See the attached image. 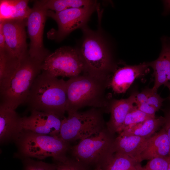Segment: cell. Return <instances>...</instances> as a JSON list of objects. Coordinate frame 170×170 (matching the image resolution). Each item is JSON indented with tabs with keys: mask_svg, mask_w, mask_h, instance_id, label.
<instances>
[{
	"mask_svg": "<svg viewBox=\"0 0 170 170\" xmlns=\"http://www.w3.org/2000/svg\"><path fill=\"white\" fill-rule=\"evenodd\" d=\"M100 9L97 10V29L92 30L87 25L82 28V36L76 48L83 64V73L108 79H110L118 65L110 40L101 27L102 11Z\"/></svg>",
	"mask_w": 170,
	"mask_h": 170,
	"instance_id": "6da1fadb",
	"label": "cell"
},
{
	"mask_svg": "<svg viewBox=\"0 0 170 170\" xmlns=\"http://www.w3.org/2000/svg\"><path fill=\"white\" fill-rule=\"evenodd\" d=\"M110 79H104L85 73L66 81L68 113L87 106L102 109L109 113L111 99L106 93Z\"/></svg>",
	"mask_w": 170,
	"mask_h": 170,
	"instance_id": "7a4b0ae2",
	"label": "cell"
},
{
	"mask_svg": "<svg viewBox=\"0 0 170 170\" xmlns=\"http://www.w3.org/2000/svg\"><path fill=\"white\" fill-rule=\"evenodd\" d=\"M25 103L31 110L64 116L67 105L66 81L42 71L34 80Z\"/></svg>",
	"mask_w": 170,
	"mask_h": 170,
	"instance_id": "3957f363",
	"label": "cell"
},
{
	"mask_svg": "<svg viewBox=\"0 0 170 170\" xmlns=\"http://www.w3.org/2000/svg\"><path fill=\"white\" fill-rule=\"evenodd\" d=\"M43 62L31 57L28 52L21 57L13 75L0 88V105L15 110L24 104L34 80L42 71Z\"/></svg>",
	"mask_w": 170,
	"mask_h": 170,
	"instance_id": "277c9868",
	"label": "cell"
},
{
	"mask_svg": "<svg viewBox=\"0 0 170 170\" xmlns=\"http://www.w3.org/2000/svg\"><path fill=\"white\" fill-rule=\"evenodd\" d=\"M101 109L92 108L68 113L63 120L59 137L67 143L97 134L106 128Z\"/></svg>",
	"mask_w": 170,
	"mask_h": 170,
	"instance_id": "5b68a950",
	"label": "cell"
},
{
	"mask_svg": "<svg viewBox=\"0 0 170 170\" xmlns=\"http://www.w3.org/2000/svg\"><path fill=\"white\" fill-rule=\"evenodd\" d=\"M17 139L20 150L25 156L44 159L52 157L58 162L67 160L69 143L57 136L36 133L23 130Z\"/></svg>",
	"mask_w": 170,
	"mask_h": 170,
	"instance_id": "8992f818",
	"label": "cell"
},
{
	"mask_svg": "<svg viewBox=\"0 0 170 170\" xmlns=\"http://www.w3.org/2000/svg\"><path fill=\"white\" fill-rule=\"evenodd\" d=\"M114 135L106 128L98 134L80 140L70 147L74 158L87 166H100L114 153Z\"/></svg>",
	"mask_w": 170,
	"mask_h": 170,
	"instance_id": "52a82bcc",
	"label": "cell"
},
{
	"mask_svg": "<svg viewBox=\"0 0 170 170\" xmlns=\"http://www.w3.org/2000/svg\"><path fill=\"white\" fill-rule=\"evenodd\" d=\"M42 71L54 77L70 78L82 73L84 65L76 48L65 46L51 53L46 58Z\"/></svg>",
	"mask_w": 170,
	"mask_h": 170,
	"instance_id": "ba28073f",
	"label": "cell"
},
{
	"mask_svg": "<svg viewBox=\"0 0 170 170\" xmlns=\"http://www.w3.org/2000/svg\"><path fill=\"white\" fill-rule=\"evenodd\" d=\"M99 5L97 2L90 6L70 8L59 12L48 10L47 17L54 20L58 26L57 31L49 32V38L60 42L74 31L87 25L92 14Z\"/></svg>",
	"mask_w": 170,
	"mask_h": 170,
	"instance_id": "9c48e42d",
	"label": "cell"
},
{
	"mask_svg": "<svg viewBox=\"0 0 170 170\" xmlns=\"http://www.w3.org/2000/svg\"><path fill=\"white\" fill-rule=\"evenodd\" d=\"M48 10L45 0L34 1L27 21V33L30 41L29 54L42 62L51 53L45 48L43 42L44 28Z\"/></svg>",
	"mask_w": 170,
	"mask_h": 170,
	"instance_id": "30bf717a",
	"label": "cell"
},
{
	"mask_svg": "<svg viewBox=\"0 0 170 170\" xmlns=\"http://www.w3.org/2000/svg\"><path fill=\"white\" fill-rule=\"evenodd\" d=\"M31 111L30 116L22 117L23 130L59 137L65 116L35 110Z\"/></svg>",
	"mask_w": 170,
	"mask_h": 170,
	"instance_id": "8fae6325",
	"label": "cell"
},
{
	"mask_svg": "<svg viewBox=\"0 0 170 170\" xmlns=\"http://www.w3.org/2000/svg\"><path fill=\"white\" fill-rule=\"evenodd\" d=\"M27 19H6L0 21L5 39L9 49L16 56L20 58L28 52L25 27Z\"/></svg>",
	"mask_w": 170,
	"mask_h": 170,
	"instance_id": "7c38bea8",
	"label": "cell"
},
{
	"mask_svg": "<svg viewBox=\"0 0 170 170\" xmlns=\"http://www.w3.org/2000/svg\"><path fill=\"white\" fill-rule=\"evenodd\" d=\"M148 62L118 67L110 78L109 88L116 94L126 92L134 80L144 76L149 71Z\"/></svg>",
	"mask_w": 170,
	"mask_h": 170,
	"instance_id": "4fadbf2b",
	"label": "cell"
},
{
	"mask_svg": "<svg viewBox=\"0 0 170 170\" xmlns=\"http://www.w3.org/2000/svg\"><path fill=\"white\" fill-rule=\"evenodd\" d=\"M161 41L162 49L158 57L148 62L153 70L154 83L152 89L154 92H157L162 85L167 86L170 82V37L164 36Z\"/></svg>",
	"mask_w": 170,
	"mask_h": 170,
	"instance_id": "5bb4252c",
	"label": "cell"
},
{
	"mask_svg": "<svg viewBox=\"0 0 170 170\" xmlns=\"http://www.w3.org/2000/svg\"><path fill=\"white\" fill-rule=\"evenodd\" d=\"M137 94L133 93L126 99H111L109 107L110 117L106 124L107 129L112 134L119 132L127 115L135 106Z\"/></svg>",
	"mask_w": 170,
	"mask_h": 170,
	"instance_id": "9a60e30c",
	"label": "cell"
},
{
	"mask_svg": "<svg viewBox=\"0 0 170 170\" xmlns=\"http://www.w3.org/2000/svg\"><path fill=\"white\" fill-rule=\"evenodd\" d=\"M170 156V146L168 138L163 128L148 139L139 157L140 162L156 158Z\"/></svg>",
	"mask_w": 170,
	"mask_h": 170,
	"instance_id": "2e32d148",
	"label": "cell"
},
{
	"mask_svg": "<svg viewBox=\"0 0 170 170\" xmlns=\"http://www.w3.org/2000/svg\"><path fill=\"white\" fill-rule=\"evenodd\" d=\"M15 109L0 105V140L1 143L12 138H17L23 131L22 117Z\"/></svg>",
	"mask_w": 170,
	"mask_h": 170,
	"instance_id": "e0dca14e",
	"label": "cell"
},
{
	"mask_svg": "<svg viewBox=\"0 0 170 170\" xmlns=\"http://www.w3.org/2000/svg\"><path fill=\"white\" fill-rule=\"evenodd\" d=\"M149 138L119 134L114 140V152L129 156L139 161L140 154Z\"/></svg>",
	"mask_w": 170,
	"mask_h": 170,
	"instance_id": "ac0fdd59",
	"label": "cell"
},
{
	"mask_svg": "<svg viewBox=\"0 0 170 170\" xmlns=\"http://www.w3.org/2000/svg\"><path fill=\"white\" fill-rule=\"evenodd\" d=\"M27 0H0V21L6 19L25 20L31 8Z\"/></svg>",
	"mask_w": 170,
	"mask_h": 170,
	"instance_id": "d6986e66",
	"label": "cell"
},
{
	"mask_svg": "<svg viewBox=\"0 0 170 170\" xmlns=\"http://www.w3.org/2000/svg\"><path fill=\"white\" fill-rule=\"evenodd\" d=\"M20 58L14 55L6 44L0 48V88L4 87L13 75L19 66Z\"/></svg>",
	"mask_w": 170,
	"mask_h": 170,
	"instance_id": "ffe728a7",
	"label": "cell"
},
{
	"mask_svg": "<svg viewBox=\"0 0 170 170\" xmlns=\"http://www.w3.org/2000/svg\"><path fill=\"white\" fill-rule=\"evenodd\" d=\"M165 121L164 116H162L150 118L125 129L118 134L149 138L162 127Z\"/></svg>",
	"mask_w": 170,
	"mask_h": 170,
	"instance_id": "44dd1931",
	"label": "cell"
},
{
	"mask_svg": "<svg viewBox=\"0 0 170 170\" xmlns=\"http://www.w3.org/2000/svg\"><path fill=\"white\" fill-rule=\"evenodd\" d=\"M141 162L129 156L114 153L100 167L102 170H141Z\"/></svg>",
	"mask_w": 170,
	"mask_h": 170,
	"instance_id": "7402d4cb",
	"label": "cell"
},
{
	"mask_svg": "<svg viewBox=\"0 0 170 170\" xmlns=\"http://www.w3.org/2000/svg\"><path fill=\"white\" fill-rule=\"evenodd\" d=\"M97 2L90 0H45V5L48 10L59 12L69 8L90 6Z\"/></svg>",
	"mask_w": 170,
	"mask_h": 170,
	"instance_id": "603a6c76",
	"label": "cell"
},
{
	"mask_svg": "<svg viewBox=\"0 0 170 170\" xmlns=\"http://www.w3.org/2000/svg\"><path fill=\"white\" fill-rule=\"evenodd\" d=\"M155 118L142 112L135 106L127 115L118 133L135 125L147 119Z\"/></svg>",
	"mask_w": 170,
	"mask_h": 170,
	"instance_id": "cb8c5ba5",
	"label": "cell"
},
{
	"mask_svg": "<svg viewBox=\"0 0 170 170\" xmlns=\"http://www.w3.org/2000/svg\"><path fill=\"white\" fill-rule=\"evenodd\" d=\"M87 166L74 158H68L64 162H58L55 170H88Z\"/></svg>",
	"mask_w": 170,
	"mask_h": 170,
	"instance_id": "d4e9b609",
	"label": "cell"
},
{
	"mask_svg": "<svg viewBox=\"0 0 170 170\" xmlns=\"http://www.w3.org/2000/svg\"><path fill=\"white\" fill-rule=\"evenodd\" d=\"M167 158H156L150 160L141 170H167Z\"/></svg>",
	"mask_w": 170,
	"mask_h": 170,
	"instance_id": "484cf974",
	"label": "cell"
},
{
	"mask_svg": "<svg viewBox=\"0 0 170 170\" xmlns=\"http://www.w3.org/2000/svg\"><path fill=\"white\" fill-rule=\"evenodd\" d=\"M165 99L162 98L157 92H153L148 98L146 103L158 111L161 108Z\"/></svg>",
	"mask_w": 170,
	"mask_h": 170,
	"instance_id": "4316f807",
	"label": "cell"
},
{
	"mask_svg": "<svg viewBox=\"0 0 170 170\" xmlns=\"http://www.w3.org/2000/svg\"><path fill=\"white\" fill-rule=\"evenodd\" d=\"M56 165L39 162L28 165L26 170H55Z\"/></svg>",
	"mask_w": 170,
	"mask_h": 170,
	"instance_id": "83f0119b",
	"label": "cell"
},
{
	"mask_svg": "<svg viewBox=\"0 0 170 170\" xmlns=\"http://www.w3.org/2000/svg\"><path fill=\"white\" fill-rule=\"evenodd\" d=\"M153 91L152 88H148L144 90L140 93H137L136 97L135 104H139L146 103L149 97Z\"/></svg>",
	"mask_w": 170,
	"mask_h": 170,
	"instance_id": "f1b7e54d",
	"label": "cell"
},
{
	"mask_svg": "<svg viewBox=\"0 0 170 170\" xmlns=\"http://www.w3.org/2000/svg\"><path fill=\"white\" fill-rule=\"evenodd\" d=\"M138 109L144 113L155 117V114L157 110L153 107L146 103L136 105Z\"/></svg>",
	"mask_w": 170,
	"mask_h": 170,
	"instance_id": "f546056e",
	"label": "cell"
},
{
	"mask_svg": "<svg viewBox=\"0 0 170 170\" xmlns=\"http://www.w3.org/2000/svg\"><path fill=\"white\" fill-rule=\"evenodd\" d=\"M165 121L162 127L167 134L170 146V109L167 111L165 114Z\"/></svg>",
	"mask_w": 170,
	"mask_h": 170,
	"instance_id": "4dcf8cb0",
	"label": "cell"
},
{
	"mask_svg": "<svg viewBox=\"0 0 170 170\" xmlns=\"http://www.w3.org/2000/svg\"><path fill=\"white\" fill-rule=\"evenodd\" d=\"M164 9L162 13L163 15H167L170 13V0H163Z\"/></svg>",
	"mask_w": 170,
	"mask_h": 170,
	"instance_id": "1f68e13d",
	"label": "cell"
},
{
	"mask_svg": "<svg viewBox=\"0 0 170 170\" xmlns=\"http://www.w3.org/2000/svg\"><path fill=\"white\" fill-rule=\"evenodd\" d=\"M6 45L5 39L2 27L0 26V48H3Z\"/></svg>",
	"mask_w": 170,
	"mask_h": 170,
	"instance_id": "d6a6232c",
	"label": "cell"
},
{
	"mask_svg": "<svg viewBox=\"0 0 170 170\" xmlns=\"http://www.w3.org/2000/svg\"><path fill=\"white\" fill-rule=\"evenodd\" d=\"M168 161V167L167 170H170V156L167 158Z\"/></svg>",
	"mask_w": 170,
	"mask_h": 170,
	"instance_id": "836d02e7",
	"label": "cell"
},
{
	"mask_svg": "<svg viewBox=\"0 0 170 170\" xmlns=\"http://www.w3.org/2000/svg\"><path fill=\"white\" fill-rule=\"evenodd\" d=\"M94 170H102L100 166H98L96 167Z\"/></svg>",
	"mask_w": 170,
	"mask_h": 170,
	"instance_id": "e575fe53",
	"label": "cell"
},
{
	"mask_svg": "<svg viewBox=\"0 0 170 170\" xmlns=\"http://www.w3.org/2000/svg\"><path fill=\"white\" fill-rule=\"evenodd\" d=\"M167 87L168 88L170 92V82H169V83L167 86Z\"/></svg>",
	"mask_w": 170,
	"mask_h": 170,
	"instance_id": "d590c367",
	"label": "cell"
}]
</instances>
